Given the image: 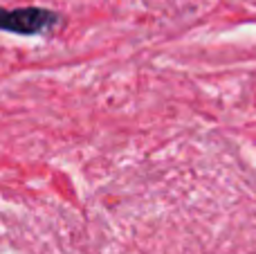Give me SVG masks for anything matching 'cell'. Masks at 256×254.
Segmentation results:
<instances>
[{"label": "cell", "instance_id": "6da1fadb", "mask_svg": "<svg viewBox=\"0 0 256 254\" xmlns=\"http://www.w3.org/2000/svg\"><path fill=\"white\" fill-rule=\"evenodd\" d=\"M61 16L45 7H0V32L18 36H45L58 25Z\"/></svg>", "mask_w": 256, "mask_h": 254}]
</instances>
